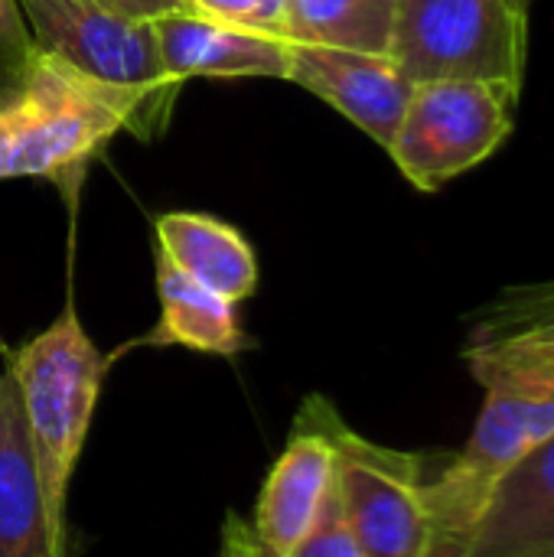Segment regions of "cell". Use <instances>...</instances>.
<instances>
[{
	"label": "cell",
	"mask_w": 554,
	"mask_h": 557,
	"mask_svg": "<svg viewBox=\"0 0 554 557\" xmlns=\"http://www.w3.org/2000/svg\"><path fill=\"white\" fill-rule=\"evenodd\" d=\"M140 95L104 85L36 49L23 75L0 88V180H75L121 131H163Z\"/></svg>",
	"instance_id": "6da1fadb"
},
{
	"label": "cell",
	"mask_w": 554,
	"mask_h": 557,
	"mask_svg": "<svg viewBox=\"0 0 554 557\" xmlns=\"http://www.w3.org/2000/svg\"><path fill=\"white\" fill-rule=\"evenodd\" d=\"M464 359L483 408L464 450L424 480L431 525L451 529H473L496 483L554 434V359L493 343H467Z\"/></svg>",
	"instance_id": "7a4b0ae2"
},
{
	"label": "cell",
	"mask_w": 554,
	"mask_h": 557,
	"mask_svg": "<svg viewBox=\"0 0 554 557\" xmlns=\"http://www.w3.org/2000/svg\"><path fill=\"white\" fill-rule=\"evenodd\" d=\"M108 359L85 333L72 300L10 359L33 463L59 532H65V496L85 447Z\"/></svg>",
	"instance_id": "3957f363"
},
{
	"label": "cell",
	"mask_w": 554,
	"mask_h": 557,
	"mask_svg": "<svg viewBox=\"0 0 554 557\" xmlns=\"http://www.w3.org/2000/svg\"><path fill=\"white\" fill-rule=\"evenodd\" d=\"M389 55L411 85L477 78L522 91L529 0H395Z\"/></svg>",
	"instance_id": "277c9868"
},
{
	"label": "cell",
	"mask_w": 554,
	"mask_h": 557,
	"mask_svg": "<svg viewBox=\"0 0 554 557\" xmlns=\"http://www.w3.org/2000/svg\"><path fill=\"white\" fill-rule=\"evenodd\" d=\"M516 101L519 91L500 82H421L408 98L389 153L415 189L438 193L506 144L516 124Z\"/></svg>",
	"instance_id": "5b68a950"
},
{
	"label": "cell",
	"mask_w": 554,
	"mask_h": 557,
	"mask_svg": "<svg viewBox=\"0 0 554 557\" xmlns=\"http://www.w3.org/2000/svg\"><path fill=\"white\" fill-rule=\"evenodd\" d=\"M33 46L72 69L140 95L160 117L170 114L180 82L163 69L150 20H131L98 0H16Z\"/></svg>",
	"instance_id": "8992f818"
},
{
	"label": "cell",
	"mask_w": 554,
	"mask_h": 557,
	"mask_svg": "<svg viewBox=\"0 0 554 557\" xmlns=\"http://www.w3.org/2000/svg\"><path fill=\"white\" fill-rule=\"evenodd\" d=\"M336 493L362 557H421L431 512L418 454L366 441L340 421Z\"/></svg>",
	"instance_id": "52a82bcc"
},
{
	"label": "cell",
	"mask_w": 554,
	"mask_h": 557,
	"mask_svg": "<svg viewBox=\"0 0 554 557\" xmlns=\"http://www.w3.org/2000/svg\"><path fill=\"white\" fill-rule=\"evenodd\" d=\"M336 408L323 395H310L297 418L294 431L271 467L251 532L271 557H287L320 519L333 483H336Z\"/></svg>",
	"instance_id": "ba28073f"
},
{
	"label": "cell",
	"mask_w": 554,
	"mask_h": 557,
	"mask_svg": "<svg viewBox=\"0 0 554 557\" xmlns=\"http://www.w3.org/2000/svg\"><path fill=\"white\" fill-rule=\"evenodd\" d=\"M287 82L313 91L389 150L415 85L392 55L291 42Z\"/></svg>",
	"instance_id": "9c48e42d"
},
{
	"label": "cell",
	"mask_w": 554,
	"mask_h": 557,
	"mask_svg": "<svg viewBox=\"0 0 554 557\" xmlns=\"http://www.w3.org/2000/svg\"><path fill=\"white\" fill-rule=\"evenodd\" d=\"M163 69L186 78H287L291 42L278 33L216 20L196 10H173L153 20Z\"/></svg>",
	"instance_id": "30bf717a"
},
{
	"label": "cell",
	"mask_w": 554,
	"mask_h": 557,
	"mask_svg": "<svg viewBox=\"0 0 554 557\" xmlns=\"http://www.w3.org/2000/svg\"><path fill=\"white\" fill-rule=\"evenodd\" d=\"M473 557H554V434L496 483L473 525Z\"/></svg>",
	"instance_id": "8fae6325"
},
{
	"label": "cell",
	"mask_w": 554,
	"mask_h": 557,
	"mask_svg": "<svg viewBox=\"0 0 554 557\" xmlns=\"http://www.w3.org/2000/svg\"><path fill=\"white\" fill-rule=\"evenodd\" d=\"M0 557H65V532L49 516L10 375L0 392Z\"/></svg>",
	"instance_id": "7c38bea8"
},
{
	"label": "cell",
	"mask_w": 554,
	"mask_h": 557,
	"mask_svg": "<svg viewBox=\"0 0 554 557\" xmlns=\"http://www.w3.org/2000/svg\"><path fill=\"white\" fill-rule=\"evenodd\" d=\"M157 248L196 284L242 304L258 287V258L238 228L202 212H167L153 225Z\"/></svg>",
	"instance_id": "4fadbf2b"
},
{
	"label": "cell",
	"mask_w": 554,
	"mask_h": 557,
	"mask_svg": "<svg viewBox=\"0 0 554 557\" xmlns=\"http://www.w3.org/2000/svg\"><path fill=\"white\" fill-rule=\"evenodd\" d=\"M157 297H160V323L147 336V343L183 346L222 359H235L251 346L238 323L235 304L196 284L160 248H157Z\"/></svg>",
	"instance_id": "5bb4252c"
},
{
	"label": "cell",
	"mask_w": 554,
	"mask_h": 557,
	"mask_svg": "<svg viewBox=\"0 0 554 557\" xmlns=\"http://www.w3.org/2000/svg\"><path fill=\"white\" fill-rule=\"evenodd\" d=\"M392 26L395 0H287L281 36L287 42L389 55Z\"/></svg>",
	"instance_id": "9a60e30c"
},
{
	"label": "cell",
	"mask_w": 554,
	"mask_h": 557,
	"mask_svg": "<svg viewBox=\"0 0 554 557\" xmlns=\"http://www.w3.org/2000/svg\"><path fill=\"white\" fill-rule=\"evenodd\" d=\"M470 343L513 346L554 359V307L545 310H496L490 307L473 326Z\"/></svg>",
	"instance_id": "2e32d148"
},
{
	"label": "cell",
	"mask_w": 554,
	"mask_h": 557,
	"mask_svg": "<svg viewBox=\"0 0 554 557\" xmlns=\"http://www.w3.org/2000/svg\"><path fill=\"white\" fill-rule=\"evenodd\" d=\"M264 555H268V552H264ZM287 557H362L359 542H356V535H353V529H349V522H346V512H343L336 483H333V493H330V499H327L320 519L313 522V529L304 535V542H300Z\"/></svg>",
	"instance_id": "e0dca14e"
},
{
	"label": "cell",
	"mask_w": 554,
	"mask_h": 557,
	"mask_svg": "<svg viewBox=\"0 0 554 557\" xmlns=\"http://www.w3.org/2000/svg\"><path fill=\"white\" fill-rule=\"evenodd\" d=\"M36 52L16 0H0V88L13 85Z\"/></svg>",
	"instance_id": "ac0fdd59"
},
{
	"label": "cell",
	"mask_w": 554,
	"mask_h": 557,
	"mask_svg": "<svg viewBox=\"0 0 554 557\" xmlns=\"http://www.w3.org/2000/svg\"><path fill=\"white\" fill-rule=\"evenodd\" d=\"M183 3L189 10L216 16V20H229V23H245V26L264 29V23H261V0H183Z\"/></svg>",
	"instance_id": "d6986e66"
},
{
	"label": "cell",
	"mask_w": 554,
	"mask_h": 557,
	"mask_svg": "<svg viewBox=\"0 0 554 557\" xmlns=\"http://www.w3.org/2000/svg\"><path fill=\"white\" fill-rule=\"evenodd\" d=\"M421 557H473V529L431 525Z\"/></svg>",
	"instance_id": "ffe728a7"
},
{
	"label": "cell",
	"mask_w": 554,
	"mask_h": 557,
	"mask_svg": "<svg viewBox=\"0 0 554 557\" xmlns=\"http://www.w3.org/2000/svg\"><path fill=\"white\" fill-rule=\"evenodd\" d=\"M219 557H268L261 542L255 539L251 525L242 522L238 516H229L225 519V529H222V555Z\"/></svg>",
	"instance_id": "44dd1931"
},
{
	"label": "cell",
	"mask_w": 554,
	"mask_h": 557,
	"mask_svg": "<svg viewBox=\"0 0 554 557\" xmlns=\"http://www.w3.org/2000/svg\"><path fill=\"white\" fill-rule=\"evenodd\" d=\"M104 3L108 10L121 13V16H131V20H157L163 13H173V10H189L183 0H98Z\"/></svg>",
	"instance_id": "7402d4cb"
},
{
	"label": "cell",
	"mask_w": 554,
	"mask_h": 557,
	"mask_svg": "<svg viewBox=\"0 0 554 557\" xmlns=\"http://www.w3.org/2000/svg\"><path fill=\"white\" fill-rule=\"evenodd\" d=\"M496 310H545L554 307V284H539V287H519L509 290L493 304Z\"/></svg>",
	"instance_id": "603a6c76"
},
{
	"label": "cell",
	"mask_w": 554,
	"mask_h": 557,
	"mask_svg": "<svg viewBox=\"0 0 554 557\" xmlns=\"http://www.w3.org/2000/svg\"><path fill=\"white\" fill-rule=\"evenodd\" d=\"M284 10H287V0H261V23H264V29H271V33L281 36Z\"/></svg>",
	"instance_id": "cb8c5ba5"
},
{
	"label": "cell",
	"mask_w": 554,
	"mask_h": 557,
	"mask_svg": "<svg viewBox=\"0 0 554 557\" xmlns=\"http://www.w3.org/2000/svg\"><path fill=\"white\" fill-rule=\"evenodd\" d=\"M0 392H3V375H0Z\"/></svg>",
	"instance_id": "d4e9b609"
},
{
	"label": "cell",
	"mask_w": 554,
	"mask_h": 557,
	"mask_svg": "<svg viewBox=\"0 0 554 557\" xmlns=\"http://www.w3.org/2000/svg\"><path fill=\"white\" fill-rule=\"evenodd\" d=\"M529 3H532V0H529Z\"/></svg>",
	"instance_id": "484cf974"
}]
</instances>
